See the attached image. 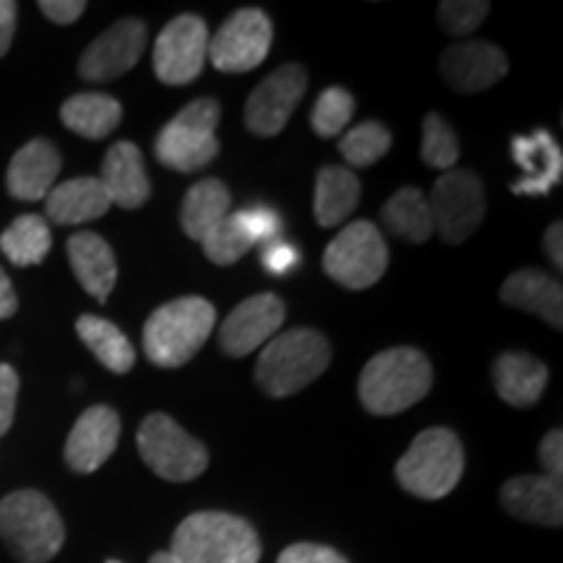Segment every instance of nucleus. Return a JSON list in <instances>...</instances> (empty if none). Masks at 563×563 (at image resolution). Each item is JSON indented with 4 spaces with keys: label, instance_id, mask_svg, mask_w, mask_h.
Here are the masks:
<instances>
[{
    "label": "nucleus",
    "instance_id": "obj_1",
    "mask_svg": "<svg viewBox=\"0 0 563 563\" xmlns=\"http://www.w3.org/2000/svg\"><path fill=\"white\" fill-rule=\"evenodd\" d=\"M431 384L433 368L420 350L391 347L365 365L357 394L371 415H399L418 405L431 391Z\"/></svg>",
    "mask_w": 563,
    "mask_h": 563
},
{
    "label": "nucleus",
    "instance_id": "obj_2",
    "mask_svg": "<svg viewBox=\"0 0 563 563\" xmlns=\"http://www.w3.org/2000/svg\"><path fill=\"white\" fill-rule=\"evenodd\" d=\"M170 553L183 563H258L262 543L245 519L199 511L178 525Z\"/></svg>",
    "mask_w": 563,
    "mask_h": 563
},
{
    "label": "nucleus",
    "instance_id": "obj_3",
    "mask_svg": "<svg viewBox=\"0 0 563 563\" xmlns=\"http://www.w3.org/2000/svg\"><path fill=\"white\" fill-rule=\"evenodd\" d=\"M217 311L203 298H178L157 308L144 323V352L159 368H180L214 332Z\"/></svg>",
    "mask_w": 563,
    "mask_h": 563
},
{
    "label": "nucleus",
    "instance_id": "obj_4",
    "mask_svg": "<svg viewBox=\"0 0 563 563\" xmlns=\"http://www.w3.org/2000/svg\"><path fill=\"white\" fill-rule=\"evenodd\" d=\"M332 361V347L313 329H290L264 344L256 382L269 397H290L313 384Z\"/></svg>",
    "mask_w": 563,
    "mask_h": 563
},
{
    "label": "nucleus",
    "instance_id": "obj_5",
    "mask_svg": "<svg viewBox=\"0 0 563 563\" xmlns=\"http://www.w3.org/2000/svg\"><path fill=\"white\" fill-rule=\"evenodd\" d=\"M0 538L21 563H47L66 540L60 514L40 490H16L0 501Z\"/></svg>",
    "mask_w": 563,
    "mask_h": 563
},
{
    "label": "nucleus",
    "instance_id": "obj_6",
    "mask_svg": "<svg viewBox=\"0 0 563 563\" xmlns=\"http://www.w3.org/2000/svg\"><path fill=\"white\" fill-rule=\"evenodd\" d=\"M462 441L449 428L422 431L397 464L399 485L412 496L428 498V501L449 496L456 488V483L462 481Z\"/></svg>",
    "mask_w": 563,
    "mask_h": 563
},
{
    "label": "nucleus",
    "instance_id": "obj_7",
    "mask_svg": "<svg viewBox=\"0 0 563 563\" xmlns=\"http://www.w3.org/2000/svg\"><path fill=\"white\" fill-rule=\"evenodd\" d=\"M220 104L209 97L183 108L154 139V154L165 167L178 173H196L220 154Z\"/></svg>",
    "mask_w": 563,
    "mask_h": 563
},
{
    "label": "nucleus",
    "instance_id": "obj_8",
    "mask_svg": "<svg viewBox=\"0 0 563 563\" xmlns=\"http://www.w3.org/2000/svg\"><path fill=\"white\" fill-rule=\"evenodd\" d=\"M141 460L152 473L170 483H188L207 470L209 456L201 441L188 435L170 415L154 412L139 428Z\"/></svg>",
    "mask_w": 563,
    "mask_h": 563
},
{
    "label": "nucleus",
    "instance_id": "obj_9",
    "mask_svg": "<svg viewBox=\"0 0 563 563\" xmlns=\"http://www.w3.org/2000/svg\"><path fill=\"white\" fill-rule=\"evenodd\" d=\"M389 249L373 222H350L323 253V269L347 290H365L384 277Z\"/></svg>",
    "mask_w": 563,
    "mask_h": 563
},
{
    "label": "nucleus",
    "instance_id": "obj_10",
    "mask_svg": "<svg viewBox=\"0 0 563 563\" xmlns=\"http://www.w3.org/2000/svg\"><path fill=\"white\" fill-rule=\"evenodd\" d=\"M433 232L449 245H460L481 228L485 217L483 180L470 170H449L435 180L431 199Z\"/></svg>",
    "mask_w": 563,
    "mask_h": 563
},
{
    "label": "nucleus",
    "instance_id": "obj_11",
    "mask_svg": "<svg viewBox=\"0 0 563 563\" xmlns=\"http://www.w3.org/2000/svg\"><path fill=\"white\" fill-rule=\"evenodd\" d=\"M272 37V21L262 9H241L209 37L207 58L224 74H245L266 60Z\"/></svg>",
    "mask_w": 563,
    "mask_h": 563
},
{
    "label": "nucleus",
    "instance_id": "obj_12",
    "mask_svg": "<svg viewBox=\"0 0 563 563\" xmlns=\"http://www.w3.org/2000/svg\"><path fill=\"white\" fill-rule=\"evenodd\" d=\"M209 30L203 19L194 13H183L173 19L154 42V70L162 84L183 87L199 79L207 63Z\"/></svg>",
    "mask_w": 563,
    "mask_h": 563
},
{
    "label": "nucleus",
    "instance_id": "obj_13",
    "mask_svg": "<svg viewBox=\"0 0 563 563\" xmlns=\"http://www.w3.org/2000/svg\"><path fill=\"white\" fill-rule=\"evenodd\" d=\"M306 87L308 74L298 63L272 70L245 102V125L253 136H277L306 95Z\"/></svg>",
    "mask_w": 563,
    "mask_h": 563
},
{
    "label": "nucleus",
    "instance_id": "obj_14",
    "mask_svg": "<svg viewBox=\"0 0 563 563\" xmlns=\"http://www.w3.org/2000/svg\"><path fill=\"white\" fill-rule=\"evenodd\" d=\"M146 47V24L139 19H123L102 32L84 51L79 60L81 79L102 84L129 74Z\"/></svg>",
    "mask_w": 563,
    "mask_h": 563
},
{
    "label": "nucleus",
    "instance_id": "obj_15",
    "mask_svg": "<svg viewBox=\"0 0 563 563\" xmlns=\"http://www.w3.org/2000/svg\"><path fill=\"white\" fill-rule=\"evenodd\" d=\"M287 308L274 292L243 300L220 327V344L230 357H245L272 340L285 323Z\"/></svg>",
    "mask_w": 563,
    "mask_h": 563
},
{
    "label": "nucleus",
    "instance_id": "obj_16",
    "mask_svg": "<svg viewBox=\"0 0 563 563\" xmlns=\"http://www.w3.org/2000/svg\"><path fill=\"white\" fill-rule=\"evenodd\" d=\"M509 74V60L501 47L485 40L456 42L441 53V76L460 95L490 89Z\"/></svg>",
    "mask_w": 563,
    "mask_h": 563
},
{
    "label": "nucleus",
    "instance_id": "obj_17",
    "mask_svg": "<svg viewBox=\"0 0 563 563\" xmlns=\"http://www.w3.org/2000/svg\"><path fill=\"white\" fill-rule=\"evenodd\" d=\"M121 439V418L108 405L89 407L76 420L66 441V462L74 473H95L115 452Z\"/></svg>",
    "mask_w": 563,
    "mask_h": 563
},
{
    "label": "nucleus",
    "instance_id": "obj_18",
    "mask_svg": "<svg viewBox=\"0 0 563 563\" xmlns=\"http://www.w3.org/2000/svg\"><path fill=\"white\" fill-rule=\"evenodd\" d=\"M511 157L522 167V178L511 183V191L517 196H545L561 183L563 152L545 129L514 136Z\"/></svg>",
    "mask_w": 563,
    "mask_h": 563
},
{
    "label": "nucleus",
    "instance_id": "obj_19",
    "mask_svg": "<svg viewBox=\"0 0 563 563\" xmlns=\"http://www.w3.org/2000/svg\"><path fill=\"white\" fill-rule=\"evenodd\" d=\"M60 173V152L53 141L34 139L13 154L5 186L19 201H40L55 188V178Z\"/></svg>",
    "mask_w": 563,
    "mask_h": 563
},
{
    "label": "nucleus",
    "instance_id": "obj_20",
    "mask_svg": "<svg viewBox=\"0 0 563 563\" xmlns=\"http://www.w3.org/2000/svg\"><path fill=\"white\" fill-rule=\"evenodd\" d=\"M501 504L511 517L522 522L543 527H561L563 522L561 483L545 475L511 477L501 488Z\"/></svg>",
    "mask_w": 563,
    "mask_h": 563
},
{
    "label": "nucleus",
    "instance_id": "obj_21",
    "mask_svg": "<svg viewBox=\"0 0 563 563\" xmlns=\"http://www.w3.org/2000/svg\"><path fill=\"white\" fill-rule=\"evenodd\" d=\"M100 183L104 191H108L110 201L118 203L121 209L144 207L152 196V183L150 175H146L144 157H141V150L131 141H118L115 146H110L102 162Z\"/></svg>",
    "mask_w": 563,
    "mask_h": 563
},
{
    "label": "nucleus",
    "instance_id": "obj_22",
    "mask_svg": "<svg viewBox=\"0 0 563 563\" xmlns=\"http://www.w3.org/2000/svg\"><path fill=\"white\" fill-rule=\"evenodd\" d=\"M68 262L91 298L104 302L118 282V262L110 243L95 232H76L68 241Z\"/></svg>",
    "mask_w": 563,
    "mask_h": 563
},
{
    "label": "nucleus",
    "instance_id": "obj_23",
    "mask_svg": "<svg viewBox=\"0 0 563 563\" xmlns=\"http://www.w3.org/2000/svg\"><path fill=\"white\" fill-rule=\"evenodd\" d=\"M501 300L519 311L540 316L553 329H561L563 290L551 274L538 269L514 272L501 285Z\"/></svg>",
    "mask_w": 563,
    "mask_h": 563
},
{
    "label": "nucleus",
    "instance_id": "obj_24",
    "mask_svg": "<svg viewBox=\"0 0 563 563\" xmlns=\"http://www.w3.org/2000/svg\"><path fill=\"white\" fill-rule=\"evenodd\" d=\"M498 397L511 407H532L548 386V368L527 352H504L493 363Z\"/></svg>",
    "mask_w": 563,
    "mask_h": 563
},
{
    "label": "nucleus",
    "instance_id": "obj_25",
    "mask_svg": "<svg viewBox=\"0 0 563 563\" xmlns=\"http://www.w3.org/2000/svg\"><path fill=\"white\" fill-rule=\"evenodd\" d=\"M47 217L55 224H84L100 220L112 207L100 178H74L55 186L45 199Z\"/></svg>",
    "mask_w": 563,
    "mask_h": 563
},
{
    "label": "nucleus",
    "instance_id": "obj_26",
    "mask_svg": "<svg viewBox=\"0 0 563 563\" xmlns=\"http://www.w3.org/2000/svg\"><path fill=\"white\" fill-rule=\"evenodd\" d=\"M357 201H361V180L355 178V173L336 165L323 167L316 178V222L321 228H336L355 211Z\"/></svg>",
    "mask_w": 563,
    "mask_h": 563
},
{
    "label": "nucleus",
    "instance_id": "obj_27",
    "mask_svg": "<svg viewBox=\"0 0 563 563\" xmlns=\"http://www.w3.org/2000/svg\"><path fill=\"white\" fill-rule=\"evenodd\" d=\"M232 196L222 180L207 178L191 186L180 209V224L191 241H203L211 228H217L230 214Z\"/></svg>",
    "mask_w": 563,
    "mask_h": 563
},
{
    "label": "nucleus",
    "instance_id": "obj_28",
    "mask_svg": "<svg viewBox=\"0 0 563 563\" xmlns=\"http://www.w3.org/2000/svg\"><path fill=\"white\" fill-rule=\"evenodd\" d=\"M121 102L110 95H74L60 108V121L68 131L95 141L110 136L121 125Z\"/></svg>",
    "mask_w": 563,
    "mask_h": 563
},
{
    "label": "nucleus",
    "instance_id": "obj_29",
    "mask_svg": "<svg viewBox=\"0 0 563 563\" xmlns=\"http://www.w3.org/2000/svg\"><path fill=\"white\" fill-rule=\"evenodd\" d=\"M81 342L95 352V357L112 373H129L136 363V352L121 329L100 316H81L76 321Z\"/></svg>",
    "mask_w": 563,
    "mask_h": 563
},
{
    "label": "nucleus",
    "instance_id": "obj_30",
    "mask_svg": "<svg viewBox=\"0 0 563 563\" xmlns=\"http://www.w3.org/2000/svg\"><path fill=\"white\" fill-rule=\"evenodd\" d=\"M384 220L394 235L410 243H426L433 235L431 207H428L426 194L420 188H399L397 194L386 201Z\"/></svg>",
    "mask_w": 563,
    "mask_h": 563
},
{
    "label": "nucleus",
    "instance_id": "obj_31",
    "mask_svg": "<svg viewBox=\"0 0 563 563\" xmlns=\"http://www.w3.org/2000/svg\"><path fill=\"white\" fill-rule=\"evenodd\" d=\"M53 235L47 220L37 214H21L9 230L0 235V251L13 266H37L51 253Z\"/></svg>",
    "mask_w": 563,
    "mask_h": 563
},
{
    "label": "nucleus",
    "instance_id": "obj_32",
    "mask_svg": "<svg viewBox=\"0 0 563 563\" xmlns=\"http://www.w3.org/2000/svg\"><path fill=\"white\" fill-rule=\"evenodd\" d=\"M391 150V133L378 121H365L347 131L340 141L342 157L352 167H371L378 159L386 157Z\"/></svg>",
    "mask_w": 563,
    "mask_h": 563
},
{
    "label": "nucleus",
    "instance_id": "obj_33",
    "mask_svg": "<svg viewBox=\"0 0 563 563\" xmlns=\"http://www.w3.org/2000/svg\"><path fill=\"white\" fill-rule=\"evenodd\" d=\"M420 157L433 170H452L460 159V141H456L454 131L443 121L439 112H428L422 118V144Z\"/></svg>",
    "mask_w": 563,
    "mask_h": 563
},
{
    "label": "nucleus",
    "instance_id": "obj_34",
    "mask_svg": "<svg viewBox=\"0 0 563 563\" xmlns=\"http://www.w3.org/2000/svg\"><path fill=\"white\" fill-rule=\"evenodd\" d=\"M203 253H207L209 262L217 266H230L238 258L245 256L253 249L251 238L245 235L241 220H238V211H230L217 228L209 230V235L201 241Z\"/></svg>",
    "mask_w": 563,
    "mask_h": 563
},
{
    "label": "nucleus",
    "instance_id": "obj_35",
    "mask_svg": "<svg viewBox=\"0 0 563 563\" xmlns=\"http://www.w3.org/2000/svg\"><path fill=\"white\" fill-rule=\"evenodd\" d=\"M352 112H355V100L347 89L342 87H329L319 95V100L313 104L311 112V125L321 139L340 136L352 121Z\"/></svg>",
    "mask_w": 563,
    "mask_h": 563
},
{
    "label": "nucleus",
    "instance_id": "obj_36",
    "mask_svg": "<svg viewBox=\"0 0 563 563\" xmlns=\"http://www.w3.org/2000/svg\"><path fill=\"white\" fill-rule=\"evenodd\" d=\"M488 11L490 3H485V0H446L439 5V19L443 32L454 34V37H467L483 24Z\"/></svg>",
    "mask_w": 563,
    "mask_h": 563
},
{
    "label": "nucleus",
    "instance_id": "obj_37",
    "mask_svg": "<svg viewBox=\"0 0 563 563\" xmlns=\"http://www.w3.org/2000/svg\"><path fill=\"white\" fill-rule=\"evenodd\" d=\"M238 220H241L245 235L251 238V243H272L279 238L282 220L279 214L269 207H249L238 211Z\"/></svg>",
    "mask_w": 563,
    "mask_h": 563
},
{
    "label": "nucleus",
    "instance_id": "obj_38",
    "mask_svg": "<svg viewBox=\"0 0 563 563\" xmlns=\"http://www.w3.org/2000/svg\"><path fill=\"white\" fill-rule=\"evenodd\" d=\"M19 376L11 365L0 363V435L9 433L13 415H16Z\"/></svg>",
    "mask_w": 563,
    "mask_h": 563
},
{
    "label": "nucleus",
    "instance_id": "obj_39",
    "mask_svg": "<svg viewBox=\"0 0 563 563\" xmlns=\"http://www.w3.org/2000/svg\"><path fill=\"white\" fill-rule=\"evenodd\" d=\"M300 262V253L295 245L285 243V241H272L264 245V253H262V264L264 269L269 274H277V277H282V274H290L295 266H298Z\"/></svg>",
    "mask_w": 563,
    "mask_h": 563
},
{
    "label": "nucleus",
    "instance_id": "obj_40",
    "mask_svg": "<svg viewBox=\"0 0 563 563\" xmlns=\"http://www.w3.org/2000/svg\"><path fill=\"white\" fill-rule=\"evenodd\" d=\"M277 563H347V559L336 553L334 548L298 543L287 548V551H282Z\"/></svg>",
    "mask_w": 563,
    "mask_h": 563
},
{
    "label": "nucleus",
    "instance_id": "obj_41",
    "mask_svg": "<svg viewBox=\"0 0 563 563\" xmlns=\"http://www.w3.org/2000/svg\"><path fill=\"white\" fill-rule=\"evenodd\" d=\"M540 462H543L545 467V477H551V481L561 483V475H563V433L561 431H551L540 443Z\"/></svg>",
    "mask_w": 563,
    "mask_h": 563
},
{
    "label": "nucleus",
    "instance_id": "obj_42",
    "mask_svg": "<svg viewBox=\"0 0 563 563\" xmlns=\"http://www.w3.org/2000/svg\"><path fill=\"white\" fill-rule=\"evenodd\" d=\"M40 11L55 24H74L87 11V3L84 0H42Z\"/></svg>",
    "mask_w": 563,
    "mask_h": 563
},
{
    "label": "nucleus",
    "instance_id": "obj_43",
    "mask_svg": "<svg viewBox=\"0 0 563 563\" xmlns=\"http://www.w3.org/2000/svg\"><path fill=\"white\" fill-rule=\"evenodd\" d=\"M16 3L13 0H0V58L9 53L13 32H16Z\"/></svg>",
    "mask_w": 563,
    "mask_h": 563
},
{
    "label": "nucleus",
    "instance_id": "obj_44",
    "mask_svg": "<svg viewBox=\"0 0 563 563\" xmlns=\"http://www.w3.org/2000/svg\"><path fill=\"white\" fill-rule=\"evenodd\" d=\"M563 224L553 222L551 228L545 230V253L551 256L555 269H563Z\"/></svg>",
    "mask_w": 563,
    "mask_h": 563
},
{
    "label": "nucleus",
    "instance_id": "obj_45",
    "mask_svg": "<svg viewBox=\"0 0 563 563\" xmlns=\"http://www.w3.org/2000/svg\"><path fill=\"white\" fill-rule=\"evenodd\" d=\"M16 308H19L16 290H13L9 274L0 269V321L11 319V316L16 313Z\"/></svg>",
    "mask_w": 563,
    "mask_h": 563
},
{
    "label": "nucleus",
    "instance_id": "obj_46",
    "mask_svg": "<svg viewBox=\"0 0 563 563\" xmlns=\"http://www.w3.org/2000/svg\"><path fill=\"white\" fill-rule=\"evenodd\" d=\"M150 563H183V561L175 559L170 551H162V553H154L152 559H150Z\"/></svg>",
    "mask_w": 563,
    "mask_h": 563
},
{
    "label": "nucleus",
    "instance_id": "obj_47",
    "mask_svg": "<svg viewBox=\"0 0 563 563\" xmlns=\"http://www.w3.org/2000/svg\"><path fill=\"white\" fill-rule=\"evenodd\" d=\"M110 563H118V561H110Z\"/></svg>",
    "mask_w": 563,
    "mask_h": 563
}]
</instances>
